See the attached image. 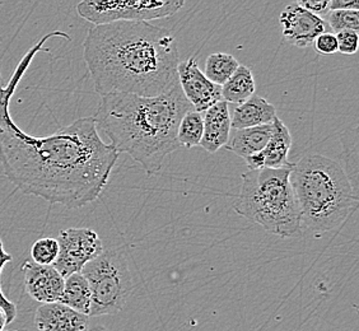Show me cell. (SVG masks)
<instances>
[{
  "label": "cell",
  "instance_id": "1",
  "mask_svg": "<svg viewBox=\"0 0 359 331\" xmlns=\"http://www.w3.org/2000/svg\"><path fill=\"white\" fill-rule=\"evenodd\" d=\"M55 36L68 39L59 31L45 36L28 50L8 83L0 73V165L22 193L76 209L98 199L120 153L101 139L95 118L78 119L39 138L22 130L9 111L11 100L29 64L37 53L46 50L43 43Z\"/></svg>",
  "mask_w": 359,
  "mask_h": 331
},
{
  "label": "cell",
  "instance_id": "13",
  "mask_svg": "<svg viewBox=\"0 0 359 331\" xmlns=\"http://www.w3.org/2000/svg\"><path fill=\"white\" fill-rule=\"evenodd\" d=\"M35 325L39 331H86L88 316L55 302L37 307Z\"/></svg>",
  "mask_w": 359,
  "mask_h": 331
},
{
  "label": "cell",
  "instance_id": "31",
  "mask_svg": "<svg viewBox=\"0 0 359 331\" xmlns=\"http://www.w3.org/2000/svg\"><path fill=\"white\" fill-rule=\"evenodd\" d=\"M86 331H87V330H86Z\"/></svg>",
  "mask_w": 359,
  "mask_h": 331
},
{
  "label": "cell",
  "instance_id": "3",
  "mask_svg": "<svg viewBox=\"0 0 359 331\" xmlns=\"http://www.w3.org/2000/svg\"><path fill=\"white\" fill-rule=\"evenodd\" d=\"M180 84L158 97L110 93L102 97L95 121L118 153H126L148 175L158 173L167 156L179 149L177 129L193 111Z\"/></svg>",
  "mask_w": 359,
  "mask_h": 331
},
{
  "label": "cell",
  "instance_id": "28",
  "mask_svg": "<svg viewBox=\"0 0 359 331\" xmlns=\"http://www.w3.org/2000/svg\"><path fill=\"white\" fill-rule=\"evenodd\" d=\"M330 11H359L358 0H332Z\"/></svg>",
  "mask_w": 359,
  "mask_h": 331
},
{
  "label": "cell",
  "instance_id": "20",
  "mask_svg": "<svg viewBox=\"0 0 359 331\" xmlns=\"http://www.w3.org/2000/svg\"><path fill=\"white\" fill-rule=\"evenodd\" d=\"M238 67L240 64L235 56L226 53H215L208 56L205 70L203 73L210 82L222 87L231 76H233Z\"/></svg>",
  "mask_w": 359,
  "mask_h": 331
},
{
  "label": "cell",
  "instance_id": "24",
  "mask_svg": "<svg viewBox=\"0 0 359 331\" xmlns=\"http://www.w3.org/2000/svg\"><path fill=\"white\" fill-rule=\"evenodd\" d=\"M12 255L8 254L7 251L4 250L3 246V241L0 238V276H1V271L4 269V266L7 265V262H12ZM0 310L4 312L6 318H7V324L13 323L14 318L17 316V307L13 302H11L7 297L4 296L3 290H1V285H0Z\"/></svg>",
  "mask_w": 359,
  "mask_h": 331
},
{
  "label": "cell",
  "instance_id": "10",
  "mask_svg": "<svg viewBox=\"0 0 359 331\" xmlns=\"http://www.w3.org/2000/svg\"><path fill=\"white\" fill-rule=\"evenodd\" d=\"M279 22L283 28L284 40L297 48H307L318 36L329 32V26L324 18L307 12L297 3L284 8Z\"/></svg>",
  "mask_w": 359,
  "mask_h": 331
},
{
  "label": "cell",
  "instance_id": "29",
  "mask_svg": "<svg viewBox=\"0 0 359 331\" xmlns=\"http://www.w3.org/2000/svg\"><path fill=\"white\" fill-rule=\"evenodd\" d=\"M6 326H7V318H6L4 312L0 310V331H4Z\"/></svg>",
  "mask_w": 359,
  "mask_h": 331
},
{
  "label": "cell",
  "instance_id": "12",
  "mask_svg": "<svg viewBox=\"0 0 359 331\" xmlns=\"http://www.w3.org/2000/svg\"><path fill=\"white\" fill-rule=\"evenodd\" d=\"M292 147V137L288 128L283 121L276 116L273 120V133L269 143L263 151L255 156L245 159L249 170H263V168H284L290 167L288 153Z\"/></svg>",
  "mask_w": 359,
  "mask_h": 331
},
{
  "label": "cell",
  "instance_id": "25",
  "mask_svg": "<svg viewBox=\"0 0 359 331\" xmlns=\"http://www.w3.org/2000/svg\"><path fill=\"white\" fill-rule=\"evenodd\" d=\"M338 42V53L343 55H354L358 51L359 35L357 31L344 29L335 34Z\"/></svg>",
  "mask_w": 359,
  "mask_h": 331
},
{
  "label": "cell",
  "instance_id": "27",
  "mask_svg": "<svg viewBox=\"0 0 359 331\" xmlns=\"http://www.w3.org/2000/svg\"><path fill=\"white\" fill-rule=\"evenodd\" d=\"M297 4L299 7L306 9L307 12L321 17V18H325V15L330 11L329 0H301V1H297Z\"/></svg>",
  "mask_w": 359,
  "mask_h": 331
},
{
  "label": "cell",
  "instance_id": "9",
  "mask_svg": "<svg viewBox=\"0 0 359 331\" xmlns=\"http://www.w3.org/2000/svg\"><path fill=\"white\" fill-rule=\"evenodd\" d=\"M177 79L184 96L196 112H205L212 106L223 101L221 87L204 76L195 56L179 62Z\"/></svg>",
  "mask_w": 359,
  "mask_h": 331
},
{
  "label": "cell",
  "instance_id": "30",
  "mask_svg": "<svg viewBox=\"0 0 359 331\" xmlns=\"http://www.w3.org/2000/svg\"><path fill=\"white\" fill-rule=\"evenodd\" d=\"M98 331H106V330H98Z\"/></svg>",
  "mask_w": 359,
  "mask_h": 331
},
{
  "label": "cell",
  "instance_id": "19",
  "mask_svg": "<svg viewBox=\"0 0 359 331\" xmlns=\"http://www.w3.org/2000/svg\"><path fill=\"white\" fill-rule=\"evenodd\" d=\"M343 153L341 159L344 162V173L351 182L353 191L358 195V129H348L341 134Z\"/></svg>",
  "mask_w": 359,
  "mask_h": 331
},
{
  "label": "cell",
  "instance_id": "16",
  "mask_svg": "<svg viewBox=\"0 0 359 331\" xmlns=\"http://www.w3.org/2000/svg\"><path fill=\"white\" fill-rule=\"evenodd\" d=\"M273 133V123L255 128L231 131L226 149L236 156L246 159L262 152L269 143Z\"/></svg>",
  "mask_w": 359,
  "mask_h": 331
},
{
  "label": "cell",
  "instance_id": "22",
  "mask_svg": "<svg viewBox=\"0 0 359 331\" xmlns=\"http://www.w3.org/2000/svg\"><path fill=\"white\" fill-rule=\"evenodd\" d=\"M59 255V243L56 238L43 237L32 245L31 257L39 265H54Z\"/></svg>",
  "mask_w": 359,
  "mask_h": 331
},
{
  "label": "cell",
  "instance_id": "26",
  "mask_svg": "<svg viewBox=\"0 0 359 331\" xmlns=\"http://www.w3.org/2000/svg\"><path fill=\"white\" fill-rule=\"evenodd\" d=\"M315 48L320 55H332L338 53V42L332 32H325L313 41Z\"/></svg>",
  "mask_w": 359,
  "mask_h": 331
},
{
  "label": "cell",
  "instance_id": "6",
  "mask_svg": "<svg viewBox=\"0 0 359 331\" xmlns=\"http://www.w3.org/2000/svg\"><path fill=\"white\" fill-rule=\"evenodd\" d=\"M81 274L90 285L92 302L88 318L115 315L124 309L132 295L133 278L126 257L118 250H104Z\"/></svg>",
  "mask_w": 359,
  "mask_h": 331
},
{
  "label": "cell",
  "instance_id": "14",
  "mask_svg": "<svg viewBox=\"0 0 359 331\" xmlns=\"http://www.w3.org/2000/svg\"><path fill=\"white\" fill-rule=\"evenodd\" d=\"M203 138L201 145L208 153H217L224 148L231 134V112L228 104L221 101L208 109L203 116Z\"/></svg>",
  "mask_w": 359,
  "mask_h": 331
},
{
  "label": "cell",
  "instance_id": "21",
  "mask_svg": "<svg viewBox=\"0 0 359 331\" xmlns=\"http://www.w3.org/2000/svg\"><path fill=\"white\" fill-rule=\"evenodd\" d=\"M204 124H203V115L196 111H189L180 121L177 129V142L180 147L194 148L201 145L203 138Z\"/></svg>",
  "mask_w": 359,
  "mask_h": 331
},
{
  "label": "cell",
  "instance_id": "7",
  "mask_svg": "<svg viewBox=\"0 0 359 331\" xmlns=\"http://www.w3.org/2000/svg\"><path fill=\"white\" fill-rule=\"evenodd\" d=\"M182 0H137V1H82L76 12L95 26L115 22H149L166 18L184 7Z\"/></svg>",
  "mask_w": 359,
  "mask_h": 331
},
{
  "label": "cell",
  "instance_id": "18",
  "mask_svg": "<svg viewBox=\"0 0 359 331\" xmlns=\"http://www.w3.org/2000/svg\"><path fill=\"white\" fill-rule=\"evenodd\" d=\"M90 290L87 279L81 273L65 278L60 304L86 316L90 315Z\"/></svg>",
  "mask_w": 359,
  "mask_h": 331
},
{
  "label": "cell",
  "instance_id": "4",
  "mask_svg": "<svg viewBox=\"0 0 359 331\" xmlns=\"http://www.w3.org/2000/svg\"><path fill=\"white\" fill-rule=\"evenodd\" d=\"M290 184L301 212L302 226L316 235L334 231L357 209L343 167L321 154H307L293 165Z\"/></svg>",
  "mask_w": 359,
  "mask_h": 331
},
{
  "label": "cell",
  "instance_id": "11",
  "mask_svg": "<svg viewBox=\"0 0 359 331\" xmlns=\"http://www.w3.org/2000/svg\"><path fill=\"white\" fill-rule=\"evenodd\" d=\"M25 290L39 304L60 302L65 278L53 265H39L26 260L22 265Z\"/></svg>",
  "mask_w": 359,
  "mask_h": 331
},
{
  "label": "cell",
  "instance_id": "23",
  "mask_svg": "<svg viewBox=\"0 0 359 331\" xmlns=\"http://www.w3.org/2000/svg\"><path fill=\"white\" fill-rule=\"evenodd\" d=\"M325 22L332 31L339 32L344 29H359V11H330L325 15Z\"/></svg>",
  "mask_w": 359,
  "mask_h": 331
},
{
  "label": "cell",
  "instance_id": "8",
  "mask_svg": "<svg viewBox=\"0 0 359 331\" xmlns=\"http://www.w3.org/2000/svg\"><path fill=\"white\" fill-rule=\"evenodd\" d=\"M59 255L54 262L64 278L81 273L88 262L104 252L101 238L90 228L62 229L57 237Z\"/></svg>",
  "mask_w": 359,
  "mask_h": 331
},
{
  "label": "cell",
  "instance_id": "2",
  "mask_svg": "<svg viewBox=\"0 0 359 331\" xmlns=\"http://www.w3.org/2000/svg\"><path fill=\"white\" fill-rule=\"evenodd\" d=\"M84 62L101 97L125 93L162 96L179 84L173 36L151 22H115L90 28Z\"/></svg>",
  "mask_w": 359,
  "mask_h": 331
},
{
  "label": "cell",
  "instance_id": "17",
  "mask_svg": "<svg viewBox=\"0 0 359 331\" xmlns=\"http://www.w3.org/2000/svg\"><path fill=\"white\" fill-rule=\"evenodd\" d=\"M221 90L222 100L226 104H243L255 95V78L252 72L248 67L240 65Z\"/></svg>",
  "mask_w": 359,
  "mask_h": 331
},
{
  "label": "cell",
  "instance_id": "5",
  "mask_svg": "<svg viewBox=\"0 0 359 331\" xmlns=\"http://www.w3.org/2000/svg\"><path fill=\"white\" fill-rule=\"evenodd\" d=\"M249 170L241 175V191L233 209L248 221L282 238L302 234V219L290 184L293 168Z\"/></svg>",
  "mask_w": 359,
  "mask_h": 331
},
{
  "label": "cell",
  "instance_id": "15",
  "mask_svg": "<svg viewBox=\"0 0 359 331\" xmlns=\"http://www.w3.org/2000/svg\"><path fill=\"white\" fill-rule=\"evenodd\" d=\"M276 118L274 104L268 102L263 97L254 96L245 101L243 104H237L231 116V126L233 130L255 128L260 125L273 123Z\"/></svg>",
  "mask_w": 359,
  "mask_h": 331
}]
</instances>
